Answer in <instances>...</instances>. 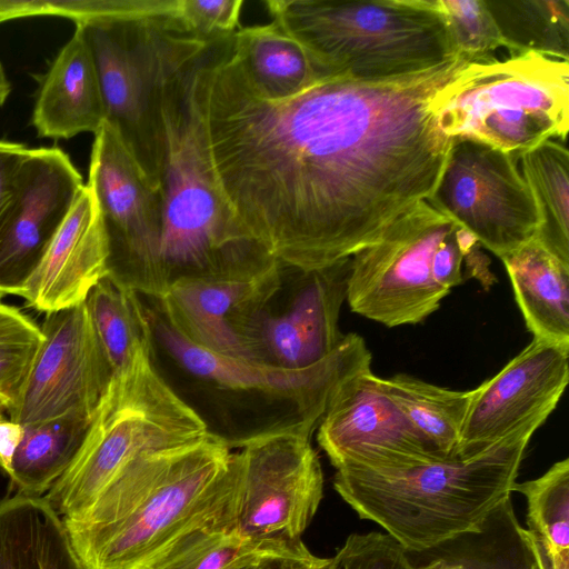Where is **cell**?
Segmentation results:
<instances>
[{
    "instance_id": "1",
    "label": "cell",
    "mask_w": 569,
    "mask_h": 569,
    "mask_svg": "<svg viewBox=\"0 0 569 569\" xmlns=\"http://www.w3.org/2000/svg\"><path fill=\"white\" fill-rule=\"evenodd\" d=\"M467 61L381 80L331 78L264 99L232 54V38L198 68L212 167L224 199L280 264L319 269L377 241L433 193L452 138L436 92Z\"/></svg>"
},
{
    "instance_id": "2",
    "label": "cell",
    "mask_w": 569,
    "mask_h": 569,
    "mask_svg": "<svg viewBox=\"0 0 569 569\" xmlns=\"http://www.w3.org/2000/svg\"><path fill=\"white\" fill-rule=\"evenodd\" d=\"M142 298L156 371L208 435L230 450L279 435L311 438L339 385L371 368V352L357 333L345 335L327 358L298 370L216 353L187 340L151 298Z\"/></svg>"
},
{
    "instance_id": "3",
    "label": "cell",
    "mask_w": 569,
    "mask_h": 569,
    "mask_svg": "<svg viewBox=\"0 0 569 569\" xmlns=\"http://www.w3.org/2000/svg\"><path fill=\"white\" fill-rule=\"evenodd\" d=\"M236 453L211 437L143 453L64 520L88 569H142L191 528L236 512Z\"/></svg>"
},
{
    "instance_id": "4",
    "label": "cell",
    "mask_w": 569,
    "mask_h": 569,
    "mask_svg": "<svg viewBox=\"0 0 569 569\" xmlns=\"http://www.w3.org/2000/svg\"><path fill=\"white\" fill-rule=\"evenodd\" d=\"M203 51L174 70L163 91L168 152L159 262L166 290L181 279H249L279 264L242 226L219 187L197 78Z\"/></svg>"
},
{
    "instance_id": "5",
    "label": "cell",
    "mask_w": 569,
    "mask_h": 569,
    "mask_svg": "<svg viewBox=\"0 0 569 569\" xmlns=\"http://www.w3.org/2000/svg\"><path fill=\"white\" fill-rule=\"evenodd\" d=\"M532 420L469 457L420 465L337 470L333 487L361 519L382 527L407 552H425L480 530L513 491L535 431Z\"/></svg>"
},
{
    "instance_id": "6",
    "label": "cell",
    "mask_w": 569,
    "mask_h": 569,
    "mask_svg": "<svg viewBox=\"0 0 569 569\" xmlns=\"http://www.w3.org/2000/svg\"><path fill=\"white\" fill-rule=\"evenodd\" d=\"M263 3L327 79L405 77L459 58L435 0Z\"/></svg>"
},
{
    "instance_id": "7",
    "label": "cell",
    "mask_w": 569,
    "mask_h": 569,
    "mask_svg": "<svg viewBox=\"0 0 569 569\" xmlns=\"http://www.w3.org/2000/svg\"><path fill=\"white\" fill-rule=\"evenodd\" d=\"M200 418L156 371L142 349L109 389L74 460L46 492L52 508L74 520L131 460L202 441Z\"/></svg>"
},
{
    "instance_id": "8",
    "label": "cell",
    "mask_w": 569,
    "mask_h": 569,
    "mask_svg": "<svg viewBox=\"0 0 569 569\" xmlns=\"http://www.w3.org/2000/svg\"><path fill=\"white\" fill-rule=\"evenodd\" d=\"M126 14L79 27L92 53L112 126L150 183L161 189L168 141L162 113L169 76L211 41L180 34L127 1Z\"/></svg>"
},
{
    "instance_id": "9",
    "label": "cell",
    "mask_w": 569,
    "mask_h": 569,
    "mask_svg": "<svg viewBox=\"0 0 569 569\" xmlns=\"http://www.w3.org/2000/svg\"><path fill=\"white\" fill-rule=\"evenodd\" d=\"M569 62L538 53L465 66L433 96L432 110L451 138L519 154L566 140Z\"/></svg>"
},
{
    "instance_id": "10",
    "label": "cell",
    "mask_w": 569,
    "mask_h": 569,
    "mask_svg": "<svg viewBox=\"0 0 569 569\" xmlns=\"http://www.w3.org/2000/svg\"><path fill=\"white\" fill-rule=\"evenodd\" d=\"M456 226L421 201L350 257L351 311L388 328L417 325L433 313L450 291L435 281L432 259Z\"/></svg>"
},
{
    "instance_id": "11",
    "label": "cell",
    "mask_w": 569,
    "mask_h": 569,
    "mask_svg": "<svg viewBox=\"0 0 569 569\" xmlns=\"http://www.w3.org/2000/svg\"><path fill=\"white\" fill-rule=\"evenodd\" d=\"M87 186L107 238V277L142 297L160 298L166 292L159 262L162 192L108 122L94 133Z\"/></svg>"
},
{
    "instance_id": "12",
    "label": "cell",
    "mask_w": 569,
    "mask_h": 569,
    "mask_svg": "<svg viewBox=\"0 0 569 569\" xmlns=\"http://www.w3.org/2000/svg\"><path fill=\"white\" fill-rule=\"evenodd\" d=\"M427 202L500 259L535 239L540 227L517 156L470 139L452 138Z\"/></svg>"
},
{
    "instance_id": "13",
    "label": "cell",
    "mask_w": 569,
    "mask_h": 569,
    "mask_svg": "<svg viewBox=\"0 0 569 569\" xmlns=\"http://www.w3.org/2000/svg\"><path fill=\"white\" fill-rule=\"evenodd\" d=\"M349 271L350 258L313 270L282 266L278 289L239 322L247 359L298 370L332 353L345 337L338 322Z\"/></svg>"
},
{
    "instance_id": "14",
    "label": "cell",
    "mask_w": 569,
    "mask_h": 569,
    "mask_svg": "<svg viewBox=\"0 0 569 569\" xmlns=\"http://www.w3.org/2000/svg\"><path fill=\"white\" fill-rule=\"evenodd\" d=\"M236 456L238 532L283 550L303 548L301 535L323 493L322 469L310 438L279 435L252 442Z\"/></svg>"
},
{
    "instance_id": "15",
    "label": "cell",
    "mask_w": 569,
    "mask_h": 569,
    "mask_svg": "<svg viewBox=\"0 0 569 569\" xmlns=\"http://www.w3.org/2000/svg\"><path fill=\"white\" fill-rule=\"evenodd\" d=\"M42 343L10 419L21 426L69 412L96 416L112 380V370L86 303L47 312Z\"/></svg>"
},
{
    "instance_id": "16",
    "label": "cell",
    "mask_w": 569,
    "mask_h": 569,
    "mask_svg": "<svg viewBox=\"0 0 569 569\" xmlns=\"http://www.w3.org/2000/svg\"><path fill=\"white\" fill-rule=\"evenodd\" d=\"M317 428L318 443L336 470L446 460L413 428L371 368L339 385Z\"/></svg>"
},
{
    "instance_id": "17",
    "label": "cell",
    "mask_w": 569,
    "mask_h": 569,
    "mask_svg": "<svg viewBox=\"0 0 569 569\" xmlns=\"http://www.w3.org/2000/svg\"><path fill=\"white\" fill-rule=\"evenodd\" d=\"M84 184L62 149H30L0 218V296H21Z\"/></svg>"
},
{
    "instance_id": "18",
    "label": "cell",
    "mask_w": 569,
    "mask_h": 569,
    "mask_svg": "<svg viewBox=\"0 0 569 569\" xmlns=\"http://www.w3.org/2000/svg\"><path fill=\"white\" fill-rule=\"evenodd\" d=\"M569 381V349L537 339L473 389L458 456L477 455L532 420H547Z\"/></svg>"
},
{
    "instance_id": "19",
    "label": "cell",
    "mask_w": 569,
    "mask_h": 569,
    "mask_svg": "<svg viewBox=\"0 0 569 569\" xmlns=\"http://www.w3.org/2000/svg\"><path fill=\"white\" fill-rule=\"evenodd\" d=\"M281 274L279 263L249 279H181L170 284L160 298L151 299L190 342L216 353L247 359L238 335L239 322L278 289Z\"/></svg>"
},
{
    "instance_id": "20",
    "label": "cell",
    "mask_w": 569,
    "mask_h": 569,
    "mask_svg": "<svg viewBox=\"0 0 569 569\" xmlns=\"http://www.w3.org/2000/svg\"><path fill=\"white\" fill-rule=\"evenodd\" d=\"M107 263L104 229L86 183L20 297L46 313L76 307L108 276Z\"/></svg>"
},
{
    "instance_id": "21",
    "label": "cell",
    "mask_w": 569,
    "mask_h": 569,
    "mask_svg": "<svg viewBox=\"0 0 569 569\" xmlns=\"http://www.w3.org/2000/svg\"><path fill=\"white\" fill-rule=\"evenodd\" d=\"M37 78L31 124L38 137L58 140L83 132L94 134L106 122L97 68L79 27L47 72Z\"/></svg>"
},
{
    "instance_id": "22",
    "label": "cell",
    "mask_w": 569,
    "mask_h": 569,
    "mask_svg": "<svg viewBox=\"0 0 569 569\" xmlns=\"http://www.w3.org/2000/svg\"><path fill=\"white\" fill-rule=\"evenodd\" d=\"M0 569H88L46 497L0 500Z\"/></svg>"
},
{
    "instance_id": "23",
    "label": "cell",
    "mask_w": 569,
    "mask_h": 569,
    "mask_svg": "<svg viewBox=\"0 0 569 569\" xmlns=\"http://www.w3.org/2000/svg\"><path fill=\"white\" fill-rule=\"evenodd\" d=\"M501 261L533 339L569 349V266L535 239Z\"/></svg>"
},
{
    "instance_id": "24",
    "label": "cell",
    "mask_w": 569,
    "mask_h": 569,
    "mask_svg": "<svg viewBox=\"0 0 569 569\" xmlns=\"http://www.w3.org/2000/svg\"><path fill=\"white\" fill-rule=\"evenodd\" d=\"M232 54L253 90L268 100L292 98L327 79L274 20L236 31Z\"/></svg>"
},
{
    "instance_id": "25",
    "label": "cell",
    "mask_w": 569,
    "mask_h": 569,
    "mask_svg": "<svg viewBox=\"0 0 569 569\" xmlns=\"http://www.w3.org/2000/svg\"><path fill=\"white\" fill-rule=\"evenodd\" d=\"M436 555L415 569H541L532 537L520 526L510 498L483 522L435 549Z\"/></svg>"
},
{
    "instance_id": "26",
    "label": "cell",
    "mask_w": 569,
    "mask_h": 569,
    "mask_svg": "<svg viewBox=\"0 0 569 569\" xmlns=\"http://www.w3.org/2000/svg\"><path fill=\"white\" fill-rule=\"evenodd\" d=\"M93 418L83 412H69L23 426V437L8 476L17 493H46L74 460Z\"/></svg>"
},
{
    "instance_id": "27",
    "label": "cell",
    "mask_w": 569,
    "mask_h": 569,
    "mask_svg": "<svg viewBox=\"0 0 569 569\" xmlns=\"http://www.w3.org/2000/svg\"><path fill=\"white\" fill-rule=\"evenodd\" d=\"M387 395L443 459L458 456L461 430L473 390L441 388L406 373L382 378Z\"/></svg>"
},
{
    "instance_id": "28",
    "label": "cell",
    "mask_w": 569,
    "mask_h": 569,
    "mask_svg": "<svg viewBox=\"0 0 569 569\" xmlns=\"http://www.w3.org/2000/svg\"><path fill=\"white\" fill-rule=\"evenodd\" d=\"M517 161L540 217L535 240L569 266L568 150L560 142L547 140L517 154Z\"/></svg>"
},
{
    "instance_id": "29",
    "label": "cell",
    "mask_w": 569,
    "mask_h": 569,
    "mask_svg": "<svg viewBox=\"0 0 569 569\" xmlns=\"http://www.w3.org/2000/svg\"><path fill=\"white\" fill-rule=\"evenodd\" d=\"M241 536L234 512L196 526L170 543L144 569H234L262 557L293 553Z\"/></svg>"
},
{
    "instance_id": "30",
    "label": "cell",
    "mask_w": 569,
    "mask_h": 569,
    "mask_svg": "<svg viewBox=\"0 0 569 569\" xmlns=\"http://www.w3.org/2000/svg\"><path fill=\"white\" fill-rule=\"evenodd\" d=\"M511 56L569 61V0H485Z\"/></svg>"
},
{
    "instance_id": "31",
    "label": "cell",
    "mask_w": 569,
    "mask_h": 569,
    "mask_svg": "<svg viewBox=\"0 0 569 569\" xmlns=\"http://www.w3.org/2000/svg\"><path fill=\"white\" fill-rule=\"evenodd\" d=\"M84 303L112 376L121 373L148 348L149 326L143 298L106 277L91 289Z\"/></svg>"
},
{
    "instance_id": "32",
    "label": "cell",
    "mask_w": 569,
    "mask_h": 569,
    "mask_svg": "<svg viewBox=\"0 0 569 569\" xmlns=\"http://www.w3.org/2000/svg\"><path fill=\"white\" fill-rule=\"evenodd\" d=\"M527 500V530L555 569H569V459L553 463L542 476L516 482Z\"/></svg>"
},
{
    "instance_id": "33",
    "label": "cell",
    "mask_w": 569,
    "mask_h": 569,
    "mask_svg": "<svg viewBox=\"0 0 569 569\" xmlns=\"http://www.w3.org/2000/svg\"><path fill=\"white\" fill-rule=\"evenodd\" d=\"M43 335L31 318L0 302V406L16 405Z\"/></svg>"
},
{
    "instance_id": "34",
    "label": "cell",
    "mask_w": 569,
    "mask_h": 569,
    "mask_svg": "<svg viewBox=\"0 0 569 569\" xmlns=\"http://www.w3.org/2000/svg\"><path fill=\"white\" fill-rule=\"evenodd\" d=\"M442 13L457 51L468 63L493 60L505 48L499 29L485 0H435Z\"/></svg>"
},
{
    "instance_id": "35",
    "label": "cell",
    "mask_w": 569,
    "mask_h": 569,
    "mask_svg": "<svg viewBox=\"0 0 569 569\" xmlns=\"http://www.w3.org/2000/svg\"><path fill=\"white\" fill-rule=\"evenodd\" d=\"M332 560L335 569H415L408 552L380 532L350 535Z\"/></svg>"
},
{
    "instance_id": "36",
    "label": "cell",
    "mask_w": 569,
    "mask_h": 569,
    "mask_svg": "<svg viewBox=\"0 0 569 569\" xmlns=\"http://www.w3.org/2000/svg\"><path fill=\"white\" fill-rule=\"evenodd\" d=\"M31 148L0 140V218L14 193L17 178Z\"/></svg>"
},
{
    "instance_id": "37",
    "label": "cell",
    "mask_w": 569,
    "mask_h": 569,
    "mask_svg": "<svg viewBox=\"0 0 569 569\" xmlns=\"http://www.w3.org/2000/svg\"><path fill=\"white\" fill-rule=\"evenodd\" d=\"M254 569H335L332 558H320L308 548L293 553H278L262 557Z\"/></svg>"
},
{
    "instance_id": "38",
    "label": "cell",
    "mask_w": 569,
    "mask_h": 569,
    "mask_svg": "<svg viewBox=\"0 0 569 569\" xmlns=\"http://www.w3.org/2000/svg\"><path fill=\"white\" fill-rule=\"evenodd\" d=\"M23 437V426L0 415V468L10 475L14 453Z\"/></svg>"
},
{
    "instance_id": "39",
    "label": "cell",
    "mask_w": 569,
    "mask_h": 569,
    "mask_svg": "<svg viewBox=\"0 0 569 569\" xmlns=\"http://www.w3.org/2000/svg\"><path fill=\"white\" fill-rule=\"evenodd\" d=\"M11 91L10 81L7 78L4 69L0 62V107L3 106Z\"/></svg>"
},
{
    "instance_id": "40",
    "label": "cell",
    "mask_w": 569,
    "mask_h": 569,
    "mask_svg": "<svg viewBox=\"0 0 569 569\" xmlns=\"http://www.w3.org/2000/svg\"><path fill=\"white\" fill-rule=\"evenodd\" d=\"M258 562V561H257ZM257 562H251V563H247V565H242L238 568H234V569H254L256 568V565Z\"/></svg>"
},
{
    "instance_id": "41",
    "label": "cell",
    "mask_w": 569,
    "mask_h": 569,
    "mask_svg": "<svg viewBox=\"0 0 569 569\" xmlns=\"http://www.w3.org/2000/svg\"><path fill=\"white\" fill-rule=\"evenodd\" d=\"M142 569H144V568H142Z\"/></svg>"
}]
</instances>
